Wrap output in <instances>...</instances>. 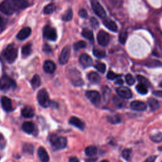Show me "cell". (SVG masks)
<instances>
[{
  "instance_id": "cell-1",
  "label": "cell",
  "mask_w": 162,
  "mask_h": 162,
  "mask_svg": "<svg viewBox=\"0 0 162 162\" xmlns=\"http://www.w3.org/2000/svg\"><path fill=\"white\" fill-rule=\"evenodd\" d=\"M3 55L6 60L10 63H12L16 60L17 55H18V52H17V49L15 45L14 44H11L4 49L3 52Z\"/></svg>"
},
{
  "instance_id": "cell-19",
  "label": "cell",
  "mask_w": 162,
  "mask_h": 162,
  "mask_svg": "<svg viewBox=\"0 0 162 162\" xmlns=\"http://www.w3.org/2000/svg\"><path fill=\"white\" fill-rule=\"evenodd\" d=\"M31 28L30 27H25L23 28L17 34V39L19 40H24L27 39L31 34Z\"/></svg>"
},
{
  "instance_id": "cell-55",
  "label": "cell",
  "mask_w": 162,
  "mask_h": 162,
  "mask_svg": "<svg viewBox=\"0 0 162 162\" xmlns=\"http://www.w3.org/2000/svg\"><path fill=\"white\" fill-rule=\"evenodd\" d=\"M159 85H160V86L161 87V88H162V80H161V82H160V84Z\"/></svg>"
},
{
  "instance_id": "cell-23",
  "label": "cell",
  "mask_w": 162,
  "mask_h": 162,
  "mask_svg": "<svg viewBox=\"0 0 162 162\" xmlns=\"http://www.w3.org/2000/svg\"><path fill=\"white\" fill-rule=\"evenodd\" d=\"M88 79L91 83L98 84L100 82L101 77L99 74L94 72H92L88 75Z\"/></svg>"
},
{
  "instance_id": "cell-4",
  "label": "cell",
  "mask_w": 162,
  "mask_h": 162,
  "mask_svg": "<svg viewBox=\"0 0 162 162\" xmlns=\"http://www.w3.org/2000/svg\"><path fill=\"white\" fill-rule=\"evenodd\" d=\"M8 2L14 12L25 9L30 5L27 0H8Z\"/></svg>"
},
{
  "instance_id": "cell-13",
  "label": "cell",
  "mask_w": 162,
  "mask_h": 162,
  "mask_svg": "<svg viewBox=\"0 0 162 162\" xmlns=\"http://www.w3.org/2000/svg\"><path fill=\"white\" fill-rule=\"evenodd\" d=\"M130 108L133 110L137 111V112H142L146 110L147 108V105L145 103H144L141 101H132L130 105Z\"/></svg>"
},
{
  "instance_id": "cell-54",
  "label": "cell",
  "mask_w": 162,
  "mask_h": 162,
  "mask_svg": "<svg viewBox=\"0 0 162 162\" xmlns=\"http://www.w3.org/2000/svg\"><path fill=\"white\" fill-rule=\"evenodd\" d=\"M100 162H110V161L108 160H104L101 161Z\"/></svg>"
},
{
  "instance_id": "cell-21",
  "label": "cell",
  "mask_w": 162,
  "mask_h": 162,
  "mask_svg": "<svg viewBox=\"0 0 162 162\" xmlns=\"http://www.w3.org/2000/svg\"><path fill=\"white\" fill-rule=\"evenodd\" d=\"M22 129L27 134H32L35 130V125L31 122H26L22 125Z\"/></svg>"
},
{
  "instance_id": "cell-28",
  "label": "cell",
  "mask_w": 162,
  "mask_h": 162,
  "mask_svg": "<svg viewBox=\"0 0 162 162\" xmlns=\"http://www.w3.org/2000/svg\"><path fill=\"white\" fill-rule=\"evenodd\" d=\"M85 153L88 157H92L97 153V148L94 146H89L85 149Z\"/></svg>"
},
{
  "instance_id": "cell-36",
  "label": "cell",
  "mask_w": 162,
  "mask_h": 162,
  "mask_svg": "<svg viewBox=\"0 0 162 162\" xmlns=\"http://www.w3.org/2000/svg\"><path fill=\"white\" fill-rule=\"evenodd\" d=\"M23 151L24 153L32 154L34 153V146L31 144H25L23 146Z\"/></svg>"
},
{
  "instance_id": "cell-32",
  "label": "cell",
  "mask_w": 162,
  "mask_h": 162,
  "mask_svg": "<svg viewBox=\"0 0 162 162\" xmlns=\"http://www.w3.org/2000/svg\"><path fill=\"white\" fill-rule=\"evenodd\" d=\"M136 90L139 93H140L141 94H146L148 93V91L147 86H144L142 84H139L136 86Z\"/></svg>"
},
{
  "instance_id": "cell-26",
  "label": "cell",
  "mask_w": 162,
  "mask_h": 162,
  "mask_svg": "<svg viewBox=\"0 0 162 162\" xmlns=\"http://www.w3.org/2000/svg\"><path fill=\"white\" fill-rule=\"evenodd\" d=\"M82 36L86 39H88L91 41L94 40V35L92 31L88 29V28H84L82 31Z\"/></svg>"
},
{
  "instance_id": "cell-39",
  "label": "cell",
  "mask_w": 162,
  "mask_h": 162,
  "mask_svg": "<svg viewBox=\"0 0 162 162\" xmlns=\"http://www.w3.org/2000/svg\"><path fill=\"white\" fill-rule=\"evenodd\" d=\"M146 65L149 67H158L162 66V63L158 60H151L147 62Z\"/></svg>"
},
{
  "instance_id": "cell-45",
  "label": "cell",
  "mask_w": 162,
  "mask_h": 162,
  "mask_svg": "<svg viewBox=\"0 0 162 162\" xmlns=\"http://www.w3.org/2000/svg\"><path fill=\"white\" fill-rule=\"evenodd\" d=\"M79 15L80 17H82V18H84V19H86L87 17H88V13H87L86 10L84 8L80 9L79 10Z\"/></svg>"
},
{
  "instance_id": "cell-16",
  "label": "cell",
  "mask_w": 162,
  "mask_h": 162,
  "mask_svg": "<svg viewBox=\"0 0 162 162\" xmlns=\"http://www.w3.org/2000/svg\"><path fill=\"white\" fill-rule=\"evenodd\" d=\"M55 63L51 60H46L43 65L44 70L48 74H53L56 70Z\"/></svg>"
},
{
  "instance_id": "cell-25",
  "label": "cell",
  "mask_w": 162,
  "mask_h": 162,
  "mask_svg": "<svg viewBox=\"0 0 162 162\" xmlns=\"http://www.w3.org/2000/svg\"><path fill=\"white\" fill-rule=\"evenodd\" d=\"M32 51V44L28 43L24 46L22 49V55L24 58L29 56Z\"/></svg>"
},
{
  "instance_id": "cell-2",
  "label": "cell",
  "mask_w": 162,
  "mask_h": 162,
  "mask_svg": "<svg viewBox=\"0 0 162 162\" xmlns=\"http://www.w3.org/2000/svg\"><path fill=\"white\" fill-rule=\"evenodd\" d=\"M50 142L55 150H60L66 148L67 140L65 137L53 135L50 137Z\"/></svg>"
},
{
  "instance_id": "cell-46",
  "label": "cell",
  "mask_w": 162,
  "mask_h": 162,
  "mask_svg": "<svg viewBox=\"0 0 162 162\" xmlns=\"http://www.w3.org/2000/svg\"><path fill=\"white\" fill-rule=\"evenodd\" d=\"M91 26L94 28L97 27L98 26H99L98 21L96 19L94 18V17H92V18L91 19Z\"/></svg>"
},
{
  "instance_id": "cell-18",
  "label": "cell",
  "mask_w": 162,
  "mask_h": 162,
  "mask_svg": "<svg viewBox=\"0 0 162 162\" xmlns=\"http://www.w3.org/2000/svg\"><path fill=\"white\" fill-rule=\"evenodd\" d=\"M38 154L40 161L41 162H49L50 161L49 155L45 148H44L43 147H40L38 149Z\"/></svg>"
},
{
  "instance_id": "cell-44",
  "label": "cell",
  "mask_w": 162,
  "mask_h": 162,
  "mask_svg": "<svg viewBox=\"0 0 162 162\" xmlns=\"http://www.w3.org/2000/svg\"><path fill=\"white\" fill-rule=\"evenodd\" d=\"M127 38V33L126 32H121L119 36V40L122 44H125Z\"/></svg>"
},
{
  "instance_id": "cell-33",
  "label": "cell",
  "mask_w": 162,
  "mask_h": 162,
  "mask_svg": "<svg viewBox=\"0 0 162 162\" xmlns=\"http://www.w3.org/2000/svg\"><path fill=\"white\" fill-rule=\"evenodd\" d=\"M87 46V44L84 40H80L74 44V49L76 51H78L80 49L85 48Z\"/></svg>"
},
{
  "instance_id": "cell-52",
  "label": "cell",
  "mask_w": 162,
  "mask_h": 162,
  "mask_svg": "<svg viewBox=\"0 0 162 162\" xmlns=\"http://www.w3.org/2000/svg\"><path fill=\"white\" fill-rule=\"evenodd\" d=\"M4 140V137L0 133V143L2 142V141Z\"/></svg>"
},
{
  "instance_id": "cell-8",
  "label": "cell",
  "mask_w": 162,
  "mask_h": 162,
  "mask_svg": "<svg viewBox=\"0 0 162 162\" xmlns=\"http://www.w3.org/2000/svg\"><path fill=\"white\" fill-rule=\"evenodd\" d=\"M43 36L46 39L55 41L57 39L56 31L53 27L47 26L43 29Z\"/></svg>"
},
{
  "instance_id": "cell-12",
  "label": "cell",
  "mask_w": 162,
  "mask_h": 162,
  "mask_svg": "<svg viewBox=\"0 0 162 162\" xmlns=\"http://www.w3.org/2000/svg\"><path fill=\"white\" fill-rule=\"evenodd\" d=\"M117 92L120 97L124 99H130L132 97L131 91L126 87H119L117 89Z\"/></svg>"
},
{
  "instance_id": "cell-7",
  "label": "cell",
  "mask_w": 162,
  "mask_h": 162,
  "mask_svg": "<svg viewBox=\"0 0 162 162\" xmlns=\"http://www.w3.org/2000/svg\"><path fill=\"white\" fill-rule=\"evenodd\" d=\"M91 5L95 14L101 19H104L106 17V11L105 9L101 5L98 0H92L91 2Z\"/></svg>"
},
{
  "instance_id": "cell-9",
  "label": "cell",
  "mask_w": 162,
  "mask_h": 162,
  "mask_svg": "<svg viewBox=\"0 0 162 162\" xmlns=\"http://www.w3.org/2000/svg\"><path fill=\"white\" fill-rule=\"evenodd\" d=\"M86 96L95 105H98L101 101V95L96 91H88L86 92Z\"/></svg>"
},
{
  "instance_id": "cell-53",
  "label": "cell",
  "mask_w": 162,
  "mask_h": 162,
  "mask_svg": "<svg viewBox=\"0 0 162 162\" xmlns=\"http://www.w3.org/2000/svg\"><path fill=\"white\" fill-rule=\"evenodd\" d=\"M3 24V20L2 16L0 15V26H2Z\"/></svg>"
},
{
  "instance_id": "cell-24",
  "label": "cell",
  "mask_w": 162,
  "mask_h": 162,
  "mask_svg": "<svg viewBox=\"0 0 162 162\" xmlns=\"http://www.w3.org/2000/svg\"><path fill=\"white\" fill-rule=\"evenodd\" d=\"M148 103L150 106V108H151V110L153 111L157 110H158L160 107L159 101L156 99H154V98H149L148 100Z\"/></svg>"
},
{
  "instance_id": "cell-42",
  "label": "cell",
  "mask_w": 162,
  "mask_h": 162,
  "mask_svg": "<svg viewBox=\"0 0 162 162\" xmlns=\"http://www.w3.org/2000/svg\"><path fill=\"white\" fill-rule=\"evenodd\" d=\"M121 76L120 75H118V74H116L115 73H114L112 71H109L107 74V79H109V80H114V79H116L118 77H120Z\"/></svg>"
},
{
  "instance_id": "cell-34",
  "label": "cell",
  "mask_w": 162,
  "mask_h": 162,
  "mask_svg": "<svg viewBox=\"0 0 162 162\" xmlns=\"http://www.w3.org/2000/svg\"><path fill=\"white\" fill-rule=\"evenodd\" d=\"M113 102L115 105L119 108L123 107L125 105V101L123 99H122V98H119L117 96H115L113 98Z\"/></svg>"
},
{
  "instance_id": "cell-5",
  "label": "cell",
  "mask_w": 162,
  "mask_h": 162,
  "mask_svg": "<svg viewBox=\"0 0 162 162\" xmlns=\"http://www.w3.org/2000/svg\"><path fill=\"white\" fill-rule=\"evenodd\" d=\"M37 98L39 105L41 106L44 108H47L50 106L51 101L48 92L46 91V89H40L38 92Z\"/></svg>"
},
{
  "instance_id": "cell-37",
  "label": "cell",
  "mask_w": 162,
  "mask_h": 162,
  "mask_svg": "<svg viewBox=\"0 0 162 162\" xmlns=\"http://www.w3.org/2000/svg\"><path fill=\"white\" fill-rule=\"evenodd\" d=\"M150 139L154 142H160L162 141V133L158 132L150 137Z\"/></svg>"
},
{
  "instance_id": "cell-10",
  "label": "cell",
  "mask_w": 162,
  "mask_h": 162,
  "mask_svg": "<svg viewBox=\"0 0 162 162\" xmlns=\"http://www.w3.org/2000/svg\"><path fill=\"white\" fill-rule=\"evenodd\" d=\"M70 56V47L66 46L63 48L59 58V62L61 65H65L68 62Z\"/></svg>"
},
{
  "instance_id": "cell-41",
  "label": "cell",
  "mask_w": 162,
  "mask_h": 162,
  "mask_svg": "<svg viewBox=\"0 0 162 162\" xmlns=\"http://www.w3.org/2000/svg\"><path fill=\"white\" fill-rule=\"evenodd\" d=\"M125 81L127 84L132 86L135 83V79L130 74H127L125 76Z\"/></svg>"
},
{
  "instance_id": "cell-27",
  "label": "cell",
  "mask_w": 162,
  "mask_h": 162,
  "mask_svg": "<svg viewBox=\"0 0 162 162\" xmlns=\"http://www.w3.org/2000/svg\"><path fill=\"white\" fill-rule=\"evenodd\" d=\"M31 83L34 89H36L39 88L40 85V79L38 75H34L31 81Z\"/></svg>"
},
{
  "instance_id": "cell-43",
  "label": "cell",
  "mask_w": 162,
  "mask_h": 162,
  "mask_svg": "<svg viewBox=\"0 0 162 162\" xmlns=\"http://www.w3.org/2000/svg\"><path fill=\"white\" fill-rule=\"evenodd\" d=\"M130 154H131V150L129 149H124L122 152V156L126 160H130Z\"/></svg>"
},
{
  "instance_id": "cell-29",
  "label": "cell",
  "mask_w": 162,
  "mask_h": 162,
  "mask_svg": "<svg viewBox=\"0 0 162 162\" xmlns=\"http://www.w3.org/2000/svg\"><path fill=\"white\" fill-rule=\"evenodd\" d=\"M107 120L108 122L112 124H117L121 122V118L117 115H110L107 117Z\"/></svg>"
},
{
  "instance_id": "cell-31",
  "label": "cell",
  "mask_w": 162,
  "mask_h": 162,
  "mask_svg": "<svg viewBox=\"0 0 162 162\" xmlns=\"http://www.w3.org/2000/svg\"><path fill=\"white\" fill-rule=\"evenodd\" d=\"M72 17H73V11L72 9L70 8L66 11L64 15H63L62 19L63 20H64L65 22H69L72 19Z\"/></svg>"
},
{
  "instance_id": "cell-17",
  "label": "cell",
  "mask_w": 162,
  "mask_h": 162,
  "mask_svg": "<svg viewBox=\"0 0 162 162\" xmlns=\"http://www.w3.org/2000/svg\"><path fill=\"white\" fill-rule=\"evenodd\" d=\"M69 123L80 130H84L85 128V124L76 117H72L69 119Z\"/></svg>"
},
{
  "instance_id": "cell-6",
  "label": "cell",
  "mask_w": 162,
  "mask_h": 162,
  "mask_svg": "<svg viewBox=\"0 0 162 162\" xmlns=\"http://www.w3.org/2000/svg\"><path fill=\"white\" fill-rule=\"evenodd\" d=\"M70 78L72 84L75 86H81L84 84V81L81 77V74L76 69H73L70 72Z\"/></svg>"
},
{
  "instance_id": "cell-30",
  "label": "cell",
  "mask_w": 162,
  "mask_h": 162,
  "mask_svg": "<svg viewBox=\"0 0 162 162\" xmlns=\"http://www.w3.org/2000/svg\"><path fill=\"white\" fill-rule=\"evenodd\" d=\"M56 10V7L53 3H50L46 6L45 8H44V13L45 14H51L53 13Z\"/></svg>"
},
{
  "instance_id": "cell-47",
  "label": "cell",
  "mask_w": 162,
  "mask_h": 162,
  "mask_svg": "<svg viewBox=\"0 0 162 162\" xmlns=\"http://www.w3.org/2000/svg\"><path fill=\"white\" fill-rule=\"evenodd\" d=\"M156 158H157L156 156H152V157H150L148 159H146L144 162H154Z\"/></svg>"
},
{
  "instance_id": "cell-20",
  "label": "cell",
  "mask_w": 162,
  "mask_h": 162,
  "mask_svg": "<svg viewBox=\"0 0 162 162\" xmlns=\"http://www.w3.org/2000/svg\"><path fill=\"white\" fill-rule=\"evenodd\" d=\"M103 24L106 27H107L109 30H110L112 32H117L118 30V27L117 24H115V22L113 20L106 19L103 20Z\"/></svg>"
},
{
  "instance_id": "cell-3",
  "label": "cell",
  "mask_w": 162,
  "mask_h": 162,
  "mask_svg": "<svg viewBox=\"0 0 162 162\" xmlns=\"http://www.w3.org/2000/svg\"><path fill=\"white\" fill-rule=\"evenodd\" d=\"M16 83L15 80L7 76H3L0 79V90L8 91L15 89Z\"/></svg>"
},
{
  "instance_id": "cell-15",
  "label": "cell",
  "mask_w": 162,
  "mask_h": 162,
  "mask_svg": "<svg viewBox=\"0 0 162 162\" xmlns=\"http://www.w3.org/2000/svg\"><path fill=\"white\" fill-rule=\"evenodd\" d=\"M1 103L2 108L6 112H10L12 110V102L9 98L7 96H3L2 98Z\"/></svg>"
},
{
  "instance_id": "cell-49",
  "label": "cell",
  "mask_w": 162,
  "mask_h": 162,
  "mask_svg": "<svg viewBox=\"0 0 162 162\" xmlns=\"http://www.w3.org/2000/svg\"><path fill=\"white\" fill-rule=\"evenodd\" d=\"M69 162H79V160L76 157H71L69 159Z\"/></svg>"
},
{
  "instance_id": "cell-14",
  "label": "cell",
  "mask_w": 162,
  "mask_h": 162,
  "mask_svg": "<svg viewBox=\"0 0 162 162\" xmlns=\"http://www.w3.org/2000/svg\"><path fill=\"white\" fill-rule=\"evenodd\" d=\"M79 62L83 67L87 68L90 67L92 64V60L90 56L87 54L81 55L79 58Z\"/></svg>"
},
{
  "instance_id": "cell-35",
  "label": "cell",
  "mask_w": 162,
  "mask_h": 162,
  "mask_svg": "<svg viewBox=\"0 0 162 162\" xmlns=\"http://www.w3.org/2000/svg\"><path fill=\"white\" fill-rule=\"evenodd\" d=\"M93 55L96 57L99 58H103L105 57L106 53H105V51L101 50L94 49L93 50Z\"/></svg>"
},
{
  "instance_id": "cell-51",
  "label": "cell",
  "mask_w": 162,
  "mask_h": 162,
  "mask_svg": "<svg viewBox=\"0 0 162 162\" xmlns=\"http://www.w3.org/2000/svg\"><path fill=\"white\" fill-rule=\"evenodd\" d=\"M123 83H124V81L122 79H118L116 81V84H117L121 85V84H122Z\"/></svg>"
},
{
  "instance_id": "cell-48",
  "label": "cell",
  "mask_w": 162,
  "mask_h": 162,
  "mask_svg": "<svg viewBox=\"0 0 162 162\" xmlns=\"http://www.w3.org/2000/svg\"><path fill=\"white\" fill-rule=\"evenodd\" d=\"M153 94L158 97H162V91H153Z\"/></svg>"
},
{
  "instance_id": "cell-11",
  "label": "cell",
  "mask_w": 162,
  "mask_h": 162,
  "mask_svg": "<svg viewBox=\"0 0 162 162\" xmlns=\"http://www.w3.org/2000/svg\"><path fill=\"white\" fill-rule=\"evenodd\" d=\"M98 42L102 46H106L108 45L110 41L109 34L103 30L98 32L97 35Z\"/></svg>"
},
{
  "instance_id": "cell-38",
  "label": "cell",
  "mask_w": 162,
  "mask_h": 162,
  "mask_svg": "<svg viewBox=\"0 0 162 162\" xmlns=\"http://www.w3.org/2000/svg\"><path fill=\"white\" fill-rule=\"evenodd\" d=\"M94 67L98 71L102 74L105 73L106 71V65L105 63H103L98 62L96 63Z\"/></svg>"
},
{
  "instance_id": "cell-50",
  "label": "cell",
  "mask_w": 162,
  "mask_h": 162,
  "mask_svg": "<svg viewBox=\"0 0 162 162\" xmlns=\"http://www.w3.org/2000/svg\"><path fill=\"white\" fill-rule=\"evenodd\" d=\"M50 47L48 46V45H44V47H43V50L44 51H50Z\"/></svg>"
},
{
  "instance_id": "cell-40",
  "label": "cell",
  "mask_w": 162,
  "mask_h": 162,
  "mask_svg": "<svg viewBox=\"0 0 162 162\" xmlns=\"http://www.w3.org/2000/svg\"><path fill=\"white\" fill-rule=\"evenodd\" d=\"M137 79L139 82H140V84H142L146 86H149L150 85L149 80L144 77L140 76V75H138V76H137Z\"/></svg>"
},
{
  "instance_id": "cell-22",
  "label": "cell",
  "mask_w": 162,
  "mask_h": 162,
  "mask_svg": "<svg viewBox=\"0 0 162 162\" xmlns=\"http://www.w3.org/2000/svg\"><path fill=\"white\" fill-rule=\"evenodd\" d=\"M22 115L25 118H32L34 116V110L29 106H27L22 110Z\"/></svg>"
}]
</instances>
